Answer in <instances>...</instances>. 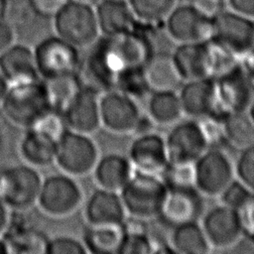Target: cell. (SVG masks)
Wrapping results in <instances>:
<instances>
[{
    "mask_svg": "<svg viewBox=\"0 0 254 254\" xmlns=\"http://www.w3.org/2000/svg\"><path fill=\"white\" fill-rule=\"evenodd\" d=\"M119 1H128V0H119Z\"/></svg>",
    "mask_w": 254,
    "mask_h": 254,
    "instance_id": "obj_52",
    "label": "cell"
},
{
    "mask_svg": "<svg viewBox=\"0 0 254 254\" xmlns=\"http://www.w3.org/2000/svg\"><path fill=\"white\" fill-rule=\"evenodd\" d=\"M99 157L91 135L66 129L57 143L55 164L61 172L79 178L92 173Z\"/></svg>",
    "mask_w": 254,
    "mask_h": 254,
    "instance_id": "obj_6",
    "label": "cell"
},
{
    "mask_svg": "<svg viewBox=\"0 0 254 254\" xmlns=\"http://www.w3.org/2000/svg\"><path fill=\"white\" fill-rule=\"evenodd\" d=\"M0 71L10 85L39 79L34 50L24 44H13L0 55Z\"/></svg>",
    "mask_w": 254,
    "mask_h": 254,
    "instance_id": "obj_22",
    "label": "cell"
},
{
    "mask_svg": "<svg viewBox=\"0 0 254 254\" xmlns=\"http://www.w3.org/2000/svg\"><path fill=\"white\" fill-rule=\"evenodd\" d=\"M222 1L219 0H193L192 4L202 13L209 17H213L221 9Z\"/></svg>",
    "mask_w": 254,
    "mask_h": 254,
    "instance_id": "obj_45",
    "label": "cell"
},
{
    "mask_svg": "<svg viewBox=\"0 0 254 254\" xmlns=\"http://www.w3.org/2000/svg\"><path fill=\"white\" fill-rule=\"evenodd\" d=\"M185 117L201 120L215 118L223 121L215 92L213 78L184 81L178 90Z\"/></svg>",
    "mask_w": 254,
    "mask_h": 254,
    "instance_id": "obj_16",
    "label": "cell"
},
{
    "mask_svg": "<svg viewBox=\"0 0 254 254\" xmlns=\"http://www.w3.org/2000/svg\"><path fill=\"white\" fill-rule=\"evenodd\" d=\"M171 40L179 44L208 41L212 31V17L197 9L192 3L177 4L164 21Z\"/></svg>",
    "mask_w": 254,
    "mask_h": 254,
    "instance_id": "obj_13",
    "label": "cell"
},
{
    "mask_svg": "<svg viewBox=\"0 0 254 254\" xmlns=\"http://www.w3.org/2000/svg\"><path fill=\"white\" fill-rule=\"evenodd\" d=\"M236 178L254 192V145L240 151L235 162Z\"/></svg>",
    "mask_w": 254,
    "mask_h": 254,
    "instance_id": "obj_40",
    "label": "cell"
},
{
    "mask_svg": "<svg viewBox=\"0 0 254 254\" xmlns=\"http://www.w3.org/2000/svg\"><path fill=\"white\" fill-rule=\"evenodd\" d=\"M33 50L41 79L51 80L78 74L80 50L59 36L43 39Z\"/></svg>",
    "mask_w": 254,
    "mask_h": 254,
    "instance_id": "obj_8",
    "label": "cell"
},
{
    "mask_svg": "<svg viewBox=\"0 0 254 254\" xmlns=\"http://www.w3.org/2000/svg\"><path fill=\"white\" fill-rule=\"evenodd\" d=\"M45 254H87L81 240L69 235H59L47 240Z\"/></svg>",
    "mask_w": 254,
    "mask_h": 254,
    "instance_id": "obj_38",
    "label": "cell"
},
{
    "mask_svg": "<svg viewBox=\"0 0 254 254\" xmlns=\"http://www.w3.org/2000/svg\"><path fill=\"white\" fill-rule=\"evenodd\" d=\"M142 221L127 217L122 225L123 238L118 254H150L156 252V245L144 229Z\"/></svg>",
    "mask_w": 254,
    "mask_h": 254,
    "instance_id": "obj_32",
    "label": "cell"
},
{
    "mask_svg": "<svg viewBox=\"0 0 254 254\" xmlns=\"http://www.w3.org/2000/svg\"><path fill=\"white\" fill-rule=\"evenodd\" d=\"M101 35H115L132 30L137 25L128 1L100 0L95 6Z\"/></svg>",
    "mask_w": 254,
    "mask_h": 254,
    "instance_id": "obj_24",
    "label": "cell"
},
{
    "mask_svg": "<svg viewBox=\"0 0 254 254\" xmlns=\"http://www.w3.org/2000/svg\"><path fill=\"white\" fill-rule=\"evenodd\" d=\"M219 109L224 118L229 114L248 112L254 97V81L238 62L213 78Z\"/></svg>",
    "mask_w": 254,
    "mask_h": 254,
    "instance_id": "obj_12",
    "label": "cell"
},
{
    "mask_svg": "<svg viewBox=\"0 0 254 254\" xmlns=\"http://www.w3.org/2000/svg\"><path fill=\"white\" fill-rule=\"evenodd\" d=\"M99 106L101 127L117 135L136 133L143 117L137 100L109 88L100 92Z\"/></svg>",
    "mask_w": 254,
    "mask_h": 254,
    "instance_id": "obj_11",
    "label": "cell"
},
{
    "mask_svg": "<svg viewBox=\"0 0 254 254\" xmlns=\"http://www.w3.org/2000/svg\"><path fill=\"white\" fill-rule=\"evenodd\" d=\"M168 247L171 252L180 254H207L212 251L199 221L173 227Z\"/></svg>",
    "mask_w": 254,
    "mask_h": 254,
    "instance_id": "obj_28",
    "label": "cell"
},
{
    "mask_svg": "<svg viewBox=\"0 0 254 254\" xmlns=\"http://www.w3.org/2000/svg\"><path fill=\"white\" fill-rule=\"evenodd\" d=\"M146 111L153 124L163 127H171L185 117L178 90L151 91Z\"/></svg>",
    "mask_w": 254,
    "mask_h": 254,
    "instance_id": "obj_26",
    "label": "cell"
},
{
    "mask_svg": "<svg viewBox=\"0 0 254 254\" xmlns=\"http://www.w3.org/2000/svg\"><path fill=\"white\" fill-rule=\"evenodd\" d=\"M5 2L6 0H0V19L3 18L4 11H5Z\"/></svg>",
    "mask_w": 254,
    "mask_h": 254,
    "instance_id": "obj_50",
    "label": "cell"
},
{
    "mask_svg": "<svg viewBox=\"0 0 254 254\" xmlns=\"http://www.w3.org/2000/svg\"><path fill=\"white\" fill-rule=\"evenodd\" d=\"M209 40L240 59L254 47V20L222 8L212 17Z\"/></svg>",
    "mask_w": 254,
    "mask_h": 254,
    "instance_id": "obj_10",
    "label": "cell"
},
{
    "mask_svg": "<svg viewBox=\"0 0 254 254\" xmlns=\"http://www.w3.org/2000/svg\"><path fill=\"white\" fill-rule=\"evenodd\" d=\"M128 215L120 192L98 188L84 203L87 224L123 225Z\"/></svg>",
    "mask_w": 254,
    "mask_h": 254,
    "instance_id": "obj_21",
    "label": "cell"
},
{
    "mask_svg": "<svg viewBox=\"0 0 254 254\" xmlns=\"http://www.w3.org/2000/svg\"><path fill=\"white\" fill-rule=\"evenodd\" d=\"M122 238V225L87 224L81 241L87 253L118 254Z\"/></svg>",
    "mask_w": 254,
    "mask_h": 254,
    "instance_id": "obj_29",
    "label": "cell"
},
{
    "mask_svg": "<svg viewBox=\"0 0 254 254\" xmlns=\"http://www.w3.org/2000/svg\"><path fill=\"white\" fill-rule=\"evenodd\" d=\"M224 140L242 151L254 145V120L248 112L227 115L223 121Z\"/></svg>",
    "mask_w": 254,
    "mask_h": 254,
    "instance_id": "obj_31",
    "label": "cell"
},
{
    "mask_svg": "<svg viewBox=\"0 0 254 254\" xmlns=\"http://www.w3.org/2000/svg\"><path fill=\"white\" fill-rule=\"evenodd\" d=\"M160 177L165 183L168 190L195 188V175L193 164L169 162Z\"/></svg>",
    "mask_w": 254,
    "mask_h": 254,
    "instance_id": "obj_35",
    "label": "cell"
},
{
    "mask_svg": "<svg viewBox=\"0 0 254 254\" xmlns=\"http://www.w3.org/2000/svg\"><path fill=\"white\" fill-rule=\"evenodd\" d=\"M165 140L169 162L194 164L209 148L200 122L190 118L171 126Z\"/></svg>",
    "mask_w": 254,
    "mask_h": 254,
    "instance_id": "obj_14",
    "label": "cell"
},
{
    "mask_svg": "<svg viewBox=\"0 0 254 254\" xmlns=\"http://www.w3.org/2000/svg\"><path fill=\"white\" fill-rule=\"evenodd\" d=\"M239 63L245 72L254 81V47L239 59Z\"/></svg>",
    "mask_w": 254,
    "mask_h": 254,
    "instance_id": "obj_46",
    "label": "cell"
},
{
    "mask_svg": "<svg viewBox=\"0 0 254 254\" xmlns=\"http://www.w3.org/2000/svg\"><path fill=\"white\" fill-rule=\"evenodd\" d=\"M16 43L14 27L5 19H0V55Z\"/></svg>",
    "mask_w": 254,
    "mask_h": 254,
    "instance_id": "obj_43",
    "label": "cell"
},
{
    "mask_svg": "<svg viewBox=\"0 0 254 254\" xmlns=\"http://www.w3.org/2000/svg\"><path fill=\"white\" fill-rule=\"evenodd\" d=\"M115 89L139 101L148 97L152 91L143 72V68L134 69L121 75L116 81Z\"/></svg>",
    "mask_w": 254,
    "mask_h": 254,
    "instance_id": "obj_36",
    "label": "cell"
},
{
    "mask_svg": "<svg viewBox=\"0 0 254 254\" xmlns=\"http://www.w3.org/2000/svg\"><path fill=\"white\" fill-rule=\"evenodd\" d=\"M200 225L211 250H226L243 237L238 211L221 203L203 212Z\"/></svg>",
    "mask_w": 254,
    "mask_h": 254,
    "instance_id": "obj_15",
    "label": "cell"
},
{
    "mask_svg": "<svg viewBox=\"0 0 254 254\" xmlns=\"http://www.w3.org/2000/svg\"><path fill=\"white\" fill-rule=\"evenodd\" d=\"M100 91L91 85H81L62 111L69 130L92 135L101 128Z\"/></svg>",
    "mask_w": 254,
    "mask_h": 254,
    "instance_id": "obj_17",
    "label": "cell"
},
{
    "mask_svg": "<svg viewBox=\"0 0 254 254\" xmlns=\"http://www.w3.org/2000/svg\"><path fill=\"white\" fill-rule=\"evenodd\" d=\"M43 178L38 169L27 164L0 170V199L15 211L36 205Z\"/></svg>",
    "mask_w": 254,
    "mask_h": 254,
    "instance_id": "obj_7",
    "label": "cell"
},
{
    "mask_svg": "<svg viewBox=\"0 0 254 254\" xmlns=\"http://www.w3.org/2000/svg\"><path fill=\"white\" fill-rule=\"evenodd\" d=\"M91 174L98 188L120 192L135 174V169L128 156L110 153L99 157Z\"/></svg>",
    "mask_w": 254,
    "mask_h": 254,
    "instance_id": "obj_23",
    "label": "cell"
},
{
    "mask_svg": "<svg viewBox=\"0 0 254 254\" xmlns=\"http://www.w3.org/2000/svg\"><path fill=\"white\" fill-rule=\"evenodd\" d=\"M9 87H10L9 82L7 81V79L5 78L3 73L0 71V106L2 104V101L6 95Z\"/></svg>",
    "mask_w": 254,
    "mask_h": 254,
    "instance_id": "obj_48",
    "label": "cell"
},
{
    "mask_svg": "<svg viewBox=\"0 0 254 254\" xmlns=\"http://www.w3.org/2000/svg\"><path fill=\"white\" fill-rule=\"evenodd\" d=\"M31 129H34L58 142L63 134L66 131L67 127L62 111L53 108L43 117H41L31 127Z\"/></svg>",
    "mask_w": 254,
    "mask_h": 254,
    "instance_id": "obj_37",
    "label": "cell"
},
{
    "mask_svg": "<svg viewBox=\"0 0 254 254\" xmlns=\"http://www.w3.org/2000/svg\"><path fill=\"white\" fill-rule=\"evenodd\" d=\"M229 9L254 20V0H226Z\"/></svg>",
    "mask_w": 254,
    "mask_h": 254,
    "instance_id": "obj_44",
    "label": "cell"
},
{
    "mask_svg": "<svg viewBox=\"0 0 254 254\" xmlns=\"http://www.w3.org/2000/svg\"><path fill=\"white\" fill-rule=\"evenodd\" d=\"M237 211L243 236L254 242V192Z\"/></svg>",
    "mask_w": 254,
    "mask_h": 254,
    "instance_id": "obj_41",
    "label": "cell"
},
{
    "mask_svg": "<svg viewBox=\"0 0 254 254\" xmlns=\"http://www.w3.org/2000/svg\"><path fill=\"white\" fill-rule=\"evenodd\" d=\"M57 141L34 130L27 129L19 144V152L24 163L36 169L55 164Z\"/></svg>",
    "mask_w": 254,
    "mask_h": 254,
    "instance_id": "obj_27",
    "label": "cell"
},
{
    "mask_svg": "<svg viewBox=\"0 0 254 254\" xmlns=\"http://www.w3.org/2000/svg\"><path fill=\"white\" fill-rule=\"evenodd\" d=\"M172 56L184 81L212 78V53L209 40L179 44Z\"/></svg>",
    "mask_w": 254,
    "mask_h": 254,
    "instance_id": "obj_20",
    "label": "cell"
},
{
    "mask_svg": "<svg viewBox=\"0 0 254 254\" xmlns=\"http://www.w3.org/2000/svg\"><path fill=\"white\" fill-rule=\"evenodd\" d=\"M10 253H44L47 243L45 235L37 229L18 222L10 225L4 235Z\"/></svg>",
    "mask_w": 254,
    "mask_h": 254,
    "instance_id": "obj_30",
    "label": "cell"
},
{
    "mask_svg": "<svg viewBox=\"0 0 254 254\" xmlns=\"http://www.w3.org/2000/svg\"><path fill=\"white\" fill-rule=\"evenodd\" d=\"M146 26L137 22L134 29L115 35H101L91 45L85 70L91 86L103 90L113 88L124 73L143 68L153 55Z\"/></svg>",
    "mask_w": 254,
    "mask_h": 254,
    "instance_id": "obj_1",
    "label": "cell"
},
{
    "mask_svg": "<svg viewBox=\"0 0 254 254\" xmlns=\"http://www.w3.org/2000/svg\"><path fill=\"white\" fill-rule=\"evenodd\" d=\"M69 0H29L36 15L54 17V15Z\"/></svg>",
    "mask_w": 254,
    "mask_h": 254,
    "instance_id": "obj_42",
    "label": "cell"
},
{
    "mask_svg": "<svg viewBox=\"0 0 254 254\" xmlns=\"http://www.w3.org/2000/svg\"><path fill=\"white\" fill-rule=\"evenodd\" d=\"M128 158L135 171L160 176L169 164L165 136L152 131L140 133L129 146Z\"/></svg>",
    "mask_w": 254,
    "mask_h": 254,
    "instance_id": "obj_19",
    "label": "cell"
},
{
    "mask_svg": "<svg viewBox=\"0 0 254 254\" xmlns=\"http://www.w3.org/2000/svg\"><path fill=\"white\" fill-rule=\"evenodd\" d=\"M10 253L7 242L4 237H0V254H8Z\"/></svg>",
    "mask_w": 254,
    "mask_h": 254,
    "instance_id": "obj_49",
    "label": "cell"
},
{
    "mask_svg": "<svg viewBox=\"0 0 254 254\" xmlns=\"http://www.w3.org/2000/svg\"><path fill=\"white\" fill-rule=\"evenodd\" d=\"M203 198L195 188L168 190L158 218L171 228L197 222L203 214Z\"/></svg>",
    "mask_w": 254,
    "mask_h": 254,
    "instance_id": "obj_18",
    "label": "cell"
},
{
    "mask_svg": "<svg viewBox=\"0 0 254 254\" xmlns=\"http://www.w3.org/2000/svg\"><path fill=\"white\" fill-rule=\"evenodd\" d=\"M10 208L0 199V237H4L10 222H11V215H10Z\"/></svg>",
    "mask_w": 254,
    "mask_h": 254,
    "instance_id": "obj_47",
    "label": "cell"
},
{
    "mask_svg": "<svg viewBox=\"0 0 254 254\" xmlns=\"http://www.w3.org/2000/svg\"><path fill=\"white\" fill-rule=\"evenodd\" d=\"M248 113L250 114V116H251V117H252V119L254 120V97H253V100H252L251 105H250V107H249Z\"/></svg>",
    "mask_w": 254,
    "mask_h": 254,
    "instance_id": "obj_51",
    "label": "cell"
},
{
    "mask_svg": "<svg viewBox=\"0 0 254 254\" xmlns=\"http://www.w3.org/2000/svg\"><path fill=\"white\" fill-rule=\"evenodd\" d=\"M57 36L77 49H86L101 36L94 6L77 0L66 2L53 17Z\"/></svg>",
    "mask_w": 254,
    "mask_h": 254,
    "instance_id": "obj_4",
    "label": "cell"
},
{
    "mask_svg": "<svg viewBox=\"0 0 254 254\" xmlns=\"http://www.w3.org/2000/svg\"><path fill=\"white\" fill-rule=\"evenodd\" d=\"M167 192L160 176L135 171L120 195L127 215L145 221L159 217Z\"/></svg>",
    "mask_w": 254,
    "mask_h": 254,
    "instance_id": "obj_3",
    "label": "cell"
},
{
    "mask_svg": "<svg viewBox=\"0 0 254 254\" xmlns=\"http://www.w3.org/2000/svg\"><path fill=\"white\" fill-rule=\"evenodd\" d=\"M151 90H178L184 82L172 54L153 53L143 67Z\"/></svg>",
    "mask_w": 254,
    "mask_h": 254,
    "instance_id": "obj_25",
    "label": "cell"
},
{
    "mask_svg": "<svg viewBox=\"0 0 254 254\" xmlns=\"http://www.w3.org/2000/svg\"><path fill=\"white\" fill-rule=\"evenodd\" d=\"M219 1H222V2H223V1H226V0H219Z\"/></svg>",
    "mask_w": 254,
    "mask_h": 254,
    "instance_id": "obj_53",
    "label": "cell"
},
{
    "mask_svg": "<svg viewBox=\"0 0 254 254\" xmlns=\"http://www.w3.org/2000/svg\"><path fill=\"white\" fill-rule=\"evenodd\" d=\"M193 165L194 187L204 197L218 198L236 179L235 163L217 147H209Z\"/></svg>",
    "mask_w": 254,
    "mask_h": 254,
    "instance_id": "obj_9",
    "label": "cell"
},
{
    "mask_svg": "<svg viewBox=\"0 0 254 254\" xmlns=\"http://www.w3.org/2000/svg\"><path fill=\"white\" fill-rule=\"evenodd\" d=\"M47 84L52 104L55 109L63 111L81 87L78 74L44 80Z\"/></svg>",
    "mask_w": 254,
    "mask_h": 254,
    "instance_id": "obj_34",
    "label": "cell"
},
{
    "mask_svg": "<svg viewBox=\"0 0 254 254\" xmlns=\"http://www.w3.org/2000/svg\"><path fill=\"white\" fill-rule=\"evenodd\" d=\"M252 191L237 178L223 190L219 195L220 203L230 207L234 210H238L250 197Z\"/></svg>",
    "mask_w": 254,
    "mask_h": 254,
    "instance_id": "obj_39",
    "label": "cell"
},
{
    "mask_svg": "<svg viewBox=\"0 0 254 254\" xmlns=\"http://www.w3.org/2000/svg\"><path fill=\"white\" fill-rule=\"evenodd\" d=\"M53 108L47 84L41 78L10 85L0 106L8 121L26 130Z\"/></svg>",
    "mask_w": 254,
    "mask_h": 254,
    "instance_id": "obj_2",
    "label": "cell"
},
{
    "mask_svg": "<svg viewBox=\"0 0 254 254\" xmlns=\"http://www.w3.org/2000/svg\"><path fill=\"white\" fill-rule=\"evenodd\" d=\"M75 179L63 172L43 178L36 205L51 217L72 214L84 201L83 190Z\"/></svg>",
    "mask_w": 254,
    "mask_h": 254,
    "instance_id": "obj_5",
    "label": "cell"
},
{
    "mask_svg": "<svg viewBox=\"0 0 254 254\" xmlns=\"http://www.w3.org/2000/svg\"><path fill=\"white\" fill-rule=\"evenodd\" d=\"M128 3L139 23L153 27L164 23L178 0H128Z\"/></svg>",
    "mask_w": 254,
    "mask_h": 254,
    "instance_id": "obj_33",
    "label": "cell"
}]
</instances>
